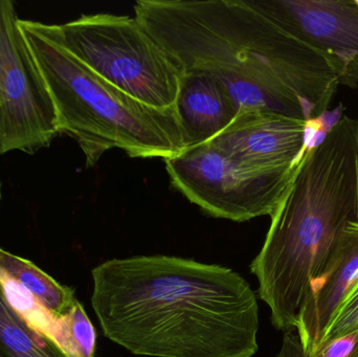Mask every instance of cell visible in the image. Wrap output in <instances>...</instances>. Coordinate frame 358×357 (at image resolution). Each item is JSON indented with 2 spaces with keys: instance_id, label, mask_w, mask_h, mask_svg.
I'll return each instance as SVG.
<instances>
[{
  "instance_id": "cell-1",
  "label": "cell",
  "mask_w": 358,
  "mask_h": 357,
  "mask_svg": "<svg viewBox=\"0 0 358 357\" xmlns=\"http://www.w3.org/2000/svg\"><path fill=\"white\" fill-rule=\"evenodd\" d=\"M134 17L181 73H204L237 107L311 122L340 82L327 57L286 31L250 0H140Z\"/></svg>"
},
{
  "instance_id": "cell-2",
  "label": "cell",
  "mask_w": 358,
  "mask_h": 357,
  "mask_svg": "<svg viewBox=\"0 0 358 357\" xmlns=\"http://www.w3.org/2000/svg\"><path fill=\"white\" fill-rule=\"evenodd\" d=\"M92 305L103 333L136 356L252 357L256 293L231 268L171 256L103 262Z\"/></svg>"
},
{
  "instance_id": "cell-3",
  "label": "cell",
  "mask_w": 358,
  "mask_h": 357,
  "mask_svg": "<svg viewBox=\"0 0 358 357\" xmlns=\"http://www.w3.org/2000/svg\"><path fill=\"white\" fill-rule=\"evenodd\" d=\"M358 222V119L344 115L308 147L275 213L250 272L271 323L290 333L310 283L321 276L351 224Z\"/></svg>"
},
{
  "instance_id": "cell-4",
  "label": "cell",
  "mask_w": 358,
  "mask_h": 357,
  "mask_svg": "<svg viewBox=\"0 0 358 357\" xmlns=\"http://www.w3.org/2000/svg\"><path fill=\"white\" fill-rule=\"evenodd\" d=\"M19 27L50 92L58 133L78 143L86 167L110 149L165 161L187 149L176 108H155L122 92L48 37L41 22L20 19Z\"/></svg>"
},
{
  "instance_id": "cell-5",
  "label": "cell",
  "mask_w": 358,
  "mask_h": 357,
  "mask_svg": "<svg viewBox=\"0 0 358 357\" xmlns=\"http://www.w3.org/2000/svg\"><path fill=\"white\" fill-rule=\"evenodd\" d=\"M42 29L102 79L155 108H176L182 73L136 17L82 15Z\"/></svg>"
},
{
  "instance_id": "cell-6",
  "label": "cell",
  "mask_w": 358,
  "mask_h": 357,
  "mask_svg": "<svg viewBox=\"0 0 358 357\" xmlns=\"http://www.w3.org/2000/svg\"><path fill=\"white\" fill-rule=\"evenodd\" d=\"M172 186L206 214L236 222L275 213L296 169L244 165L210 143L166 159Z\"/></svg>"
},
{
  "instance_id": "cell-7",
  "label": "cell",
  "mask_w": 358,
  "mask_h": 357,
  "mask_svg": "<svg viewBox=\"0 0 358 357\" xmlns=\"http://www.w3.org/2000/svg\"><path fill=\"white\" fill-rule=\"evenodd\" d=\"M10 0H0V155H33L58 136L50 92L19 27Z\"/></svg>"
},
{
  "instance_id": "cell-8",
  "label": "cell",
  "mask_w": 358,
  "mask_h": 357,
  "mask_svg": "<svg viewBox=\"0 0 358 357\" xmlns=\"http://www.w3.org/2000/svg\"><path fill=\"white\" fill-rule=\"evenodd\" d=\"M252 6L323 52L340 85L358 86V1L250 0Z\"/></svg>"
},
{
  "instance_id": "cell-9",
  "label": "cell",
  "mask_w": 358,
  "mask_h": 357,
  "mask_svg": "<svg viewBox=\"0 0 358 357\" xmlns=\"http://www.w3.org/2000/svg\"><path fill=\"white\" fill-rule=\"evenodd\" d=\"M310 125L273 111H240L229 127L208 143L250 167L296 169L309 147Z\"/></svg>"
},
{
  "instance_id": "cell-10",
  "label": "cell",
  "mask_w": 358,
  "mask_h": 357,
  "mask_svg": "<svg viewBox=\"0 0 358 357\" xmlns=\"http://www.w3.org/2000/svg\"><path fill=\"white\" fill-rule=\"evenodd\" d=\"M358 284V222L345 228L321 276L310 283L296 318V329L310 356L345 300Z\"/></svg>"
},
{
  "instance_id": "cell-11",
  "label": "cell",
  "mask_w": 358,
  "mask_h": 357,
  "mask_svg": "<svg viewBox=\"0 0 358 357\" xmlns=\"http://www.w3.org/2000/svg\"><path fill=\"white\" fill-rule=\"evenodd\" d=\"M187 148L210 142L238 115L235 103L218 79L204 73H182L176 102Z\"/></svg>"
},
{
  "instance_id": "cell-12",
  "label": "cell",
  "mask_w": 358,
  "mask_h": 357,
  "mask_svg": "<svg viewBox=\"0 0 358 357\" xmlns=\"http://www.w3.org/2000/svg\"><path fill=\"white\" fill-rule=\"evenodd\" d=\"M0 277L17 283L55 318L65 316L78 302L73 289L60 284L29 260L2 249Z\"/></svg>"
},
{
  "instance_id": "cell-13",
  "label": "cell",
  "mask_w": 358,
  "mask_h": 357,
  "mask_svg": "<svg viewBox=\"0 0 358 357\" xmlns=\"http://www.w3.org/2000/svg\"><path fill=\"white\" fill-rule=\"evenodd\" d=\"M0 357H67L8 303L0 283Z\"/></svg>"
},
{
  "instance_id": "cell-14",
  "label": "cell",
  "mask_w": 358,
  "mask_h": 357,
  "mask_svg": "<svg viewBox=\"0 0 358 357\" xmlns=\"http://www.w3.org/2000/svg\"><path fill=\"white\" fill-rule=\"evenodd\" d=\"M50 339L67 357H94L96 333L79 301L61 318H55Z\"/></svg>"
},
{
  "instance_id": "cell-15",
  "label": "cell",
  "mask_w": 358,
  "mask_h": 357,
  "mask_svg": "<svg viewBox=\"0 0 358 357\" xmlns=\"http://www.w3.org/2000/svg\"><path fill=\"white\" fill-rule=\"evenodd\" d=\"M358 333V284L345 300L336 312L327 330L324 333L322 344L334 341L340 337Z\"/></svg>"
},
{
  "instance_id": "cell-16",
  "label": "cell",
  "mask_w": 358,
  "mask_h": 357,
  "mask_svg": "<svg viewBox=\"0 0 358 357\" xmlns=\"http://www.w3.org/2000/svg\"><path fill=\"white\" fill-rule=\"evenodd\" d=\"M308 357H358V333L322 344Z\"/></svg>"
},
{
  "instance_id": "cell-17",
  "label": "cell",
  "mask_w": 358,
  "mask_h": 357,
  "mask_svg": "<svg viewBox=\"0 0 358 357\" xmlns=\"http://www.w3.org/2000/svg\"><path fill=\"white\" fill-rule=\"evenodd\" d=\"M277 357H308L298 335L292 331L284 335L282 348Z\"/></svg>"
},
{
  "instance_id": "cell-18",
  "label": "cell",
  "mask_w": 358,
  "mask_h": 357,
  "mask_svg": "<svg viewBox=\"0 0 358 357\" xmlns=\"http://www.w3.org/2000/svg\"><path fill=\"white\" fill-rule=\"evenodd\" d=\"M2 193H1V182H0V203H1Z\"/></svg>"
}]
</instances>
